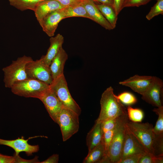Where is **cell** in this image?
<instances>
[{"mask_svg":"<svg viewBox=\"0 0 163 163\" xmlns=\"http://www.w3.org/2000/svg\"><path fill=\"white\" fill-rule=\"evenodd\" d=\"M127 0H125L124 3H125L126 1Z\"/></svg>","mask_w":163,"mask_h":163,"instance_id":"f35d334b","label":"cell"},{"mask_svg":"<svg viewBox=\"0 0 163 163\" xmlns=\"http://www.w3.org/2000/svg\"><path fill=\"white\" fill-rule=\"evenodd\" d=\"M144 154L139 153L129 155L120 159L117 163H138Z\"/></svg>","mask_w":163,"mask_h":163,"instance_id":"4dcf8cb0","label":"cell"},{"mask_svg":"<svg viewBox=\"0 0 163 163\" xmlns=\"http://www.w3.org/2000/svg\"><path fill=\"white\" fill-rule=\"evenodd\" d=\"M96 6L102 14L114 29L116 27L118 15L112 6L100 4Z\"/></svg>","mask_w":163,"mask_h":163,"instance_id":"7402d4cb","label":"cell"},{"mask_svg":"<svg viewBox=\"0 0 163 163\" xmlns=\"http://www.w3.org/2000/svg\"><path fill=\"white\" fill-rule=\"evenodd\" d=\"M151 0H127L125 3L123 8L126 7H139L145 5Z\"/></svg>","mask_w":163,"mask_h":163,"instance_id":"1f68e13d","label":"cell"},{"mask_svg":"<svg viewBox=\"0 0 163 163\" xmlns=\"http://www.w3.org/2000/svg\"><path fill=\"white\" fill-rule=\"evenodd\" d=\"M33 60L30 56L24 55L13 61L8 66L3 67V82L6 88H11L16 82L24 80L28 77L26 71L27 64Z\"/></svg>","mask_w":163,"mask_h":163,"instance_id":"277c9868","label":"cell"},{"mask_svg":"<svg viewBox=\"0 0 163 163\" xmlns=\"http://www.w3.org/2000/svg\"><path fill=\"white\" fill-rule=\"evenodd\" d=\"M50 87V85L41 81L28 78L15 83L11 88L14 94L25 97L39 99Z\"/></svg>","mask_w":163,"mask_h":163,"instance_id":"5b68a950","label":"cell"},{"mask_svg":"<svg viewBox=\"0 0 163 163\" xmlns=\"http://www.w3.org/2000/svg\"><path fill=\"white\" fill-rule=\"evenodd\" d=\"M43 0H9L11 5L22 11L27 10L34 11L37 5Z\"/></svg>","mask_w":163,"mask_h":163,"instance_id":"603a6c76","label":"cell"},{"mask_svg":"<svg viewBox=\"0 0 163 163\" xmlns=\"http://www.w3.org/2000/svg\"><path fill=\"white\" fill-rule=\"evenodd\" d=\"M100 103V112L96 123H101L107 119L127 114L126 109L116 97L111 86L107 88L102 93Z\"/></svg>","mask_w":163,"mask_h":163,"instance_id":"7a4b0ae2","label":"cell"},{"mask_svg":"<svg viewBox=\"0 0 163 163\" xmlns=\"http://www.w3.org/2000/svg\"><path fill=\"white\" fill-rule=\"evenodd\" d=\"M68 58L67 54L62 47L49 66L53 80L64 74V66Z\"/></svg>","mask_w":163,"mask_h":163,"instance_id":"e0dca14e","label":"cell"},{"mask_svg":"<svg viewBox=\"0 0 163 163\" xmlns=\"http://www.w3.org/2000/svg\"><path fill=\"white\" fill-rule=\"evenodd\" d=\"M26 71L28 78L41 81L49 85L53 81L49 66L44 63L41 57L28 63Z\"/></svg>","mask_w":163,"mask_h":163,"instance_id":"ba28073f","label":"cell"},{"mask_svg":"<svg viewBox=\"0 0 163 163\" xmlns=\"http://www.w3.org/2000/svg\"><path fill=\"white\" fill-rule=\"evenodd\" d=\"M101 123L95 122V124L88 133L86 142L88 152L91 151L101 141L103 136Z\"/></svg>","mask_w":163,"mask_h":163,"instance_id":"d6986e66","label":"cell"},{"mask_svg":"<svg viewBox=\"0 0 163 163\" xmlns=\"http://www.w3.org/2000/svg\"><path fill=\"white\" fill-rule=\"evenodd\" d=\"M39 99L44 104L51 119L56 123L58 117L63 107L54 92L49 87Z\"/></svg>","mask_w":163,"mask_h":163,"instance_id":"30bf717a","label":"cell"},{"mask_svg":"<svg viewBox=\"0 0 163 163\" xmlns=\"http://www.w3.org/2000/svg\"><path fill=\"white\" fill-rule=\"evenodd\" d=\"M129 121L127 114L118 117L103 163H117L120 160L125 140L126 124Z\"/></svg>","mask_w":163,"mask_h":163,"instance_id":"3957f363","label":"cell"},{"mask_svg":"<svg viewBox=\"0 0 163 163\" xmlns=\"http://www.w3.org/2000/svg\"><path fill=\"white\" fill-rule=\"evenodd\" d=\"M63 6L65 7L70 5L82 3L85 0H56Z\"/></svg>","mask_w":163,"mask_h":163,"instance_id":"e575fe53","label":"cell"},{"mask_svg":"<svg viewBox=\"0 0 163 163\" xmlns=\"http://www.w3.org/2000/svg\"><path fill=\"white\" fill-rule=\"evenodd\" d=\"M50 88L63 107L71 110L79 115L80 114L81 109L72 97L64 74L53 80Z\"/></svg>","mask_w":163,"mask_h":163,"instance_id":"8992f818","label":"cell"},{"mask_svg":"<svg viewBox=\"0 0 163 163\" xmlns=\"http://www.w3.org/2000/svg\"><path fill=\"white\" fill-rule=\"evenodd\" d=\"M94 2H100L101 4L111 5L113 6V0H92Z\"/></svg>","mask_w":163,"mask_h":163,"instance_id":"74e56055","label":"cell"},{"mask_svg":"<svg viewBox=\"0 0 163 163\" xmlns=\"http://www.w3.org/2000/svg\"><path fill=\"white\" fill-rule=\"evenodd\" d=\"M153 111L158 115L155 125L153 128L156 136H162L163 134V107L155 108Z\"/></svg>","mask_w":163,"mask_h":163,"instance_id":"cb8c5ba5","label":"cell"},{"mask_svg":"<svg viewBox=\"0 0 163 163\" xmlns=\"http://www.w3.org/2000/svg\"><path fill=\"white\" fill-rule=\"evenodd\" d=\"M15 158L0 153V163H15Z\"/></svg>","mask_w":163,"mask_h":163,"instance_id":"d590c367","label":"cell"},{"mask_svg":"<svg viewBox=\"0 0 163 163\" xmlns=\"http://www.w3.org/2000/svg\"><path fill=\"white\" fill-rule=\"evenodd\" d=\"M118 117L108 119L103 121L101 123V127L103 134L107 131L114 129L117 122Z\"/></svg>","mask_w":163,"mask_h":163,"instance_id":"f1b7e54d","label":"cell"},{"mask_svg":"<svg viewBox=\"0 0 163 163\" xmlns=\"http://www.w3.org/2000/svg\"><path fill=\"white\" fill-rule=\"evenodd\" d=\"M64 7L56 0H43L38 3L34 11L39 22L50 12Z\"/></svg>","mask_w":163,"mask_h":163,"instance_id":"2e32d148","label":"cell"},{"mask_svg":"<svg viewBox=\"0 0 163 163\" xmlns=\"http://www.w3.org/2000/svg\"><path fill=\"white\" fill-rule=\"evenodd\" d=\"M79 116L70 109L64 107L62 109L58 117L56 123L60 127L63 141L68 140L78 131Z\"/></svg>","mask_w":163,"mask_h":163,"instance_id":"52a82bcc","label":"cell"},{"mask_svg":"<svg viewBox=\"0 0 163 163\" xmlns=\"http://www.w3.org/2000/svg\"><path fill=\"white\" fill-rule=\"evenodd\" d=\"M163 82L160 78L154 76L151 84L142 95V98L148 103L157 107H163Z\"/></svg>","mask_w":163,"mask_h":163,"instance_id":"9c48e42d","label":"cell"},{"mask_svg":"<svg viewBox=\"0 0 163 163\" xmlns=\"http://www.w3.org/2000/svg\"><path fill=\"white\" fill-rule=\"evenodd\" d=\"M50 45L46 54L41 57L44 63L49 66L51 62L58 53L64 41L63 36L60 34L56 36L50 37Z\"/></svg>","mask_w":163,"mask_h":163,"instance_id":"ac0fdd59","label":"cell"},{"mask_svg":"<svg viewBox=\"0 0 163 163\" xmlns=\"http://www.w3.org/2000/svg\"><path fill=\"white\" fill-rule=\"evenodd\" d=\"M64 18L82 17L90 19L82 3L65 7L62 9Z\"/></svg>","mask_w":163,"mask_h":163,"instance_id":"44dd1931","label":"cell"},{"mask_svg":"<svg viewBox=\"0 0 163 163\" xmlns=\"http://www.w3.org/2000/svg\"><path fill=\"white\" fill-rule=\"evenodd\" d=\"M104 157V146L102 138L101 142L91 151L88 152L83 162L102 163Z\"/></svg>","mask_w":163,"mask_h":163,"instance_id":"ffe728a7","label":"cell"},{"mask_svg":"<svg viewBox=\"0 0 163 163\" xmlns=\"http://www.w3.org/2000/svg\"><path fill=\"white\" fill-rule=\"evenodd\" d=\"M115 96L122 103L128 106L135 104L137 101L136 97L127 91L123 92L117 95H115Z\"/></svg>","mask_w":163,"mask_h":163,"instance_id":"484cf974","label":"cell"},{"mask_svg":"<svg viewBox=\"0 0 163 163\" xmlns=\"http://www.w3.org/2000/svg\"><path fill=\"white\" fill-rule=\"evenodd\" d=\"M14 156L15 158V163H39L40 162L37 156H36L33 159L27 160L22 158L19 155Z\"/></svg>","mask_w":163,"mask_h":163,"instance_id":"d6a6232c","label":"cell"},{"mask_svg":"<svg viewBox=\"0 0 163 163\" xmlns=\"http://www.w3.org/2000/svg\"><path fill=\"white\" fill-rule=\"evenodd\" d=\"M113 0V7L117 14L118 15L122 9L123 8V6L125 0Z\"/></svg>","mask_w":163,"mask_h":163,"instance_id":"836d02e7","label":"cell"},{"mask_svg":"<svg viewBox=\"0 0 163 163\" xmlns=\"http://www.w3.org/2000/svg\"><path fill=\"white\" fill-rule=\"evenodd\" d=\"M163 156H157L146 153L140 158L138 163H162Z\"/></svg>","mask_w":163,"mask_h":163,"instance_id":"83f0119b","label":"cell"},{"mask_svg":"<svg viewBox=\"0 0 163 163\" xmlns=\"http://www.w3.org/2000/svg\"><path fill=\"white\" fill-rule=\"evenodd\" d=\"M157 2L151 8L146 16V18L150 20L154 17L163 14V0H156Z\"/></svg>","mask_w":163,"mask_h":163,"instance_id":"4316f807","label":"cell"},{"mask_svg":"<svg viewBox=\"0 0 163 163\" xmlns=\"http://www.w3.org/2000/svg\"><path fill=\"white\" fill-rule=\"evenodd\" d=\"M62 9L50 12L39 22L43 31L50 37L54 36L58 24L65 19Z\"/></svg>","mask_w":163,"mask_h":163,"instance_id":"7c38bea8","label":"cell"},{"mask_svg":"<svg viewBox=\"0 0 163 163\" xmlns=\"http://www.w3.org/2000/svg\"><path fill=\"white\" fill-rule=\"evenodd\" d=\"M146 152L143 146L126 125L125 140L120 159L131 155Z\"/></svg>","mask_w":163,"mask_h":163,"instance_id":"4fadbf2b","label":"cell"},{"mask_svg":"<svg viewBox=\"0 0 163 163\" xmlns=\"http://www.w3.org/2000/svg\"><path fill=\"white\" fill-rule=\"evenodd\" d=\"M127 116L130 121L141 122L144 116L143 111L139 108H134L129 106L126 109Z\"/></svg>","mask_w":163,"mask_h":163,"instance_id":"d4e9b609","label":"cell"},{"mask_svg":"<svg viewBox=\"0 0 163 163\" xmlns=\"http://www.w3.org/2000/svg\"><path fill=\"white\" fill-rule=\"evenodd\" d=\"M59 159V155L58 154H53L48 158L46 160L39 163H57Z\"/></svg>","mask_w":163,"mask_h":163,"instance_id":"8d00e7d4","label":"cell"},{"mask_svg":"<svg viewBox=\"0 0 163 163\" xmlns=\"http://www.w3.org/2000/svg\"><path fill=\"white\" fill-rule=\"evenodd\" d=\"M114 131V129L107 131L105 132L103 135L102 139L104 143L105 149V157L104 160L106 157L108 149L112 141Z\"/></svg>","mask_w":163,"mask_h":163,"instance_id":"f546056e","label":"cell"},{"mask_svg":"<svg viewBox=\"0 0 163 163\" xmlns=\"http://www.w3.org/2000/svg\"><path fill=\"white\" fill-rule=\"evenodd\" d=\"M154 76H140L136 75L120 82L121 85L130 88L134 91L142 95L147 90L153 79Z\"/></svg>","mask_w":163,"mask_h":163,"instance_id":"5bb4252c","label":"cell"},{"mask_svg":"<svg viewBox=\"0 0 163 163\" xmlns=\"http://www.w3.org/2000/svg\"><path fill=\"white\" fill-rule=\"evenodd\" d=\"M92 0H85L82 4L90 19L100 24L106 30L114 29L104 17Z\"/></svg>","mask_w":163,"mask_h":163,"instance_id":"9a60e30c","label":"cell"},{"mask_svg":"<svg viewBox=\"0 0 163 163\" xmlns=\"http://www.w3.org/2000/svg\"><path fill=\"white\" fill-rule=\"evenodd\" d=\"M34 137H29L28 139H25L23 137H22L21 138L18 137L17 139L11 140L0 138V145H6L12 148L15 151V155H19L20 152H25L27 155H30L37 152L39 150L38 145H32L28 143L29 139Z\"/></svg>","mask_w":163,"mask_h":163,"instance_id":"8fae6325","label":"cell"},{"mask_svg":"<svg viewBox=\"0 0 163 163\" xmlns=\"http://www.w3.org/2000/svg\"><path fill=\"white\" fill-rule=\"evenodd\" d=\"M126 126L143 146L147 152L157 156L160 142L155 134L152 124L129 121Z\"/></svg>","mask_w":163,"mask_h":163,"instance_id":"6da1fadb","label":"cell"}]
</instances>
